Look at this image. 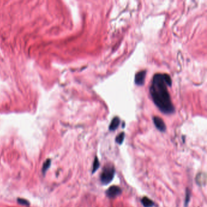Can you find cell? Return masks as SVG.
<instances>
[{
	"mask_svg": "<svg viewBox=\"0 0 207 207\" xmlns=\"http://www.w3.org/2000/svg\"><path fill=\"white\" fill-rule=\"evenodd\" d=\"M172 80L167 74H155L152 80L149 92L153 102L164 114H171L175 112L167 86L171 87Z\"/></svg>",
	"mask_w": 207,
	"mask_h": 207,
	"instance_id": "obj_1",
	"label": "cell"
},
{
	"mask_svg": "<svg viewBox=\"0 0 207 207\" xmlns=\"http://www.w3.org/2000/svg\"><path fill=\"white\" fill-rule=\"evenodd\" d=\"M115 168L113 165L108 164L104 166L102 172L100 175V181L104 185H108L114 179L115 175Z\"/></svg>",
	"mask_w": 207,
	"mask_h": 207,
	"instance_id": "obj_2",
	"label": "cell"
},
{
	"mask_svg": "<svg viewBox=\"0 0 207 207\" xmlns=\"http://www.w3.org/2000/svg\"><path fill=\"white\" fill-rule=\"evenodd\" d=\"M121 189L117 186H111L106 191V194L110 199H114L121 194Z\"/></svg>",
	"mask_w": 207,
	"mask_h": 207,
	"instance_id": "obj_3",
	"label": "cell"
},
{
	"mask_svg": "<svg viewBox=\"0 0 207 207\" xmlns=\"http://www.w3.org/2000/svg\"><path fill=\"white\" fill-rule=\"evenodd\" d=\"M153 122L157 129L160 132H165L166 131V127L164 120L159 117L155 116L153 117Z\"/></svg>",
	"mask_w": 207,
	"mask_h": 207,
	"instance_id": "obj_4",
	"label": "cell"
},
{
	"mask_svg": "<svg viewBox=\"0 0 207 207\" xmlns=\"http://www.w3.org/2000/svg\"><path fill=\"white\" fill-rule=\"evenodd\" d=\"M147 71H141L136 74L135 75V83L136 85L138 86H142L145 80V77H146Z\"/></svg>",
	"mask_w": 207,
	"mask_h": 207,
	"instance_id": "obj_5",
	"label": "cell"
},
{
	"mask_svg": "<svg viewBox=\"0 0 207 207\" xmlns=\"http://www.w3.org/2000/svg\"><path fill=\"white\" fill-rule=\"evenodd\" d=\"M195 182L200 187L205 186L206 182V173L200 172L195 176Z\"/></svg>",
	"mask_w": 207,
	"mask_h": 207,
	"instance_id": "obj_6",
	"label": "cell"
},
{
	"mask_svg": "<svg viewBox=\"0 0 207 207\" xmlns=\"http://www.w3.org/2000/svg\"><path fill=\"white\" fill-rule=\"evenodd\" d=\"M120 123V120L118 117H115L112 120L111 124L109 126V130L111 131H115L117 129V128L119 127Z\"/></svg>",
	"mask_w": 207,
	"mask_h": 207,
	"instance_id": "obj_7",
	"label": "cell"
},
{
	"mask_svg": "<svg viewBox=\"0 0 207 207\" xmlns=\"http://www.w3.org/2000/svg\"><path fill=\"white\" fill-rule=\"evenodd\" d=\"M141 203L144 207H153L154 205L153 201L146 196L141 199Z\"/></svg>",
	"mask_w": 207,
	"mask_h": 207,
	"instance_id": "obj_8",
	"label": "cell"
},
{
	"mask_svg": "<svg viewBox=\"0 0 207 207\" xmlns=\"http://www.w3.org/2000/svg\"><path fill=\"white\" fill-rule=\"evenodd\" d=\"M99 167H100V162L98 161V159L97 158V157H95L94 161L93 162V166H92V174H94V173L97 171V170L99 168Z\"/></svg>",
	"mask_w": 207,
	"mask_h": 207,
	"instance_id": "obj_9",
	"label": "cell"
},
{
	"mask_svg": "<svg viewBox=\"0 0 207 207\" xmlns=\"http://www.w3.org/2000/svg\"><path fill=\"white\" fill-rule=\"evenodd\" d=\"M125 136V132H122L120 134H119V135L117 136L115 138L116 143H117L119 145H121L123 142H124V140Z\"/></svg>",
	"mask_w": 207,
	"mask_h": 207,
	"instance_id": "obj_10",
	"label": "cell"
},
{
	"mask_svg": "<svg viewBox=\"0 0 207 207\" xmlns=\"http://www.w3.org/2000/svg\"><path fill=\"white\" fill-rule=\"evenodd\" d=\"M51 159H48L45 162H44L42 169V171L43 173H45L46 171L49 169L50 165H51Z\"/></svg>",
	"mask_w": 207,
	"mask_h": 207,
	"instance_id": "obj_11",
	"label": "cell"
},
{
	"mask_svg": "<svg viewBox=\"0 0 207 207\" xmlns=\"http://www.w3.org/2000/svg\"><path fill=\"white\" fill-rule=\"evenodd\" d=\"M190 200V191H189L188 189H187L186 191V197H185V206L187 207Z\"/></svg>",
	"mask_w": 207,
	"mask_h": 207,
	"instance_id": "obj_12",
	"label": "cell"
},
{
	"mask_svg": "<svg viewBox=\"0 0 207 207\" xmlns=\"http://www.w3.org/2000/svg\"><path fill=\"white\" fill-rule=\"evenodd\" d=\"M18 202L21 205H29V202H28L27 200L24 199H18Z\"/></svg>",
	"mask_w": 207,
	"mask_h": 207,
	"instance_id": "obj_13",
	"label": "cell"
}]
</instances>
